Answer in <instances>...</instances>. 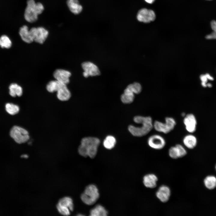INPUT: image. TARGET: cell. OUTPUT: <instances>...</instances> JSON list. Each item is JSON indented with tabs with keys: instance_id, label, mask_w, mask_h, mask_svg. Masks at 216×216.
Listing matches in <instances>:
<instances>
[{
	"instance_id": "cell-1",
	"label": "cell",
	"mask_w": 216,
	"mask_h": 216,
	"mask_svg": "<svg viewBox=\"0 0 216 216\" xmlns=\"http://www.w3.org/2000/svg\"><path fill=\"white\" fill-rule=\"evenodd\" d=\"M135 122L141 124L140 127H136L130 125L128 130L134 136L142 137L148 134L153 128V122L152 118L150 116H137L133 119Z\"/></svg>"
},
{
	"instance_id": "cell-2",
	"label": "cell",
	"mask_w": 216,
	"mask_h": 216,
	"mask_svg": "<svg viewBox=\"0 0 216 216\" xmlns=\"http://www.w3.org/2000/svg\"><path fill=\"white\" fill-rule=\"evenodd\" d=\"M100 142V140L97 138L88 137L83 138L78 148L79 153L84 157L94 158L97 154Z\"/></svg>"
},
{
	"instance_id": "cell-3",
	"label": "cell",
	"mask_w": 216,
	"mask_h": 216,
	"mask_svg": "<svg viewBox=\"0 0 216 216\" xmlns=\"http://www.w3.org/2000/svg\"><path fill=\"white\" fill-rule=\"evenodd\" d=\"M24 12V18L27 22L33 23L38 19V15L43 12L44 7L40 2L36 3L34 0H28Z\"/></svg>"
},
{
	"instance_id": "cell-4",
	"label": "cell",
	"mask_w": 216,
	"mask_h": 216,
	"mask_svg": "<svg viewBox=\"0 0 216 216\" xmlns=\"http://www.w3.org/2000/svg\"><path fill=\"white\" fill-rule=\"evenodd\" d=\"M99 194L97 187L94 184H90L85 188L80 196L82 201L85 204L91 205L94 204L98 199Z\"/></svg>"
},
{
	"instance_id": "cell-5",
	"label": "cell",
	"mask_w": 216,
	"mask_h": 216,
	"mask_svg": "<svg viewBox=\"0 0 216 216\" xmlns=\"http://www.w3.org/2000/svg\"><path fill=\"white\" fill-rule=\"evenodd\" d=\"M176 122L173 117H167L165 122L156 120L153 122V128L157 131L167 134L173 130L176 125Z\"/></svg>"
},
{
	"instance_id": "cell-6",
	"label": "cell",
	"mask_w": 216,
	"mask_h": 216,
	"mask_svg": "<svg viewBox=\"0 0 216 216\" xmlns=\"http://www.w3.org/2000/svg\"><path fill=\"white\" fill-rule=\"evenodd\" d=\"M10 134L14 140L18 144L25 143L28 141L30 138L28 131L17 126H14L12 127Z\"/></svg>"
},
{
	"instance_id": "cell-7",
	"label": "cell",
	"mask_w": 216,
	"mask_h": 216,
	"mask_svg": "<svg viewBox=\"0 0 216 216\" xmlns=\"http://www.w3.org/2000/svg\"><path fill=\"white\" fill-rule=\"evenodd\" d=\"M147 143L149 147L157 150L162 149L166 145L165 139L158 134H153L150 136L147 139Z\"/></svg>"
},
{
	"instance_id": "cell-8",
	"label": "cell",
	"mask_w": 216,
	"mask_h": 216,
	"mask_svg": "<svg viewBox=\"0 0 216 216\" xmlns=\"http://www.w3.org/2000/svg\"><path fill=\"white\" fill-rule=\"evenodd\" d=\"M29 31L34 41L40 44L44 43L49 34L48 31L42 27H33Z\"/></svg>"
},
{
	"instance_id": "cell-9",
	"label": "cell",
	"mask_w": 216,
	"mask_h": 216,
	"mask_svg": "<svg viewBox=\"0 0 216 216\" xmlns=\"http://www.w3.org/2000/svg\"><path fill=\"white\" fill-rule=\"evenodd\" d=\"M82 67L84 70L83 75L87 78L89 76H96L100 74L98 67L93 63L89 62H84L82 64Z\"/></svg>"
},
{
	"instance_id": "cell-10",
	"label": "cell",
	"mask_w": 216,
	"mask_h": 216,
	"mask_svg": "<svg viewBox=\"0 0 216 216\" xmlns=\"http://www.w3.org/2000/svg\"><path fill=\"white\" fill-rule=\"evenodd\" d=\"M155 14L152 10L143 8L139 10L137 15L138 20L144 23H148L154 21L155 18Z\"/></svg>"
},
{
	"instance_id": "cell-11",
	"label": "cell",
	"mask_w": 216,
	"mask_h": 216,
	"mask_svg": "<svg viewBox=\"0 0 216 216\" xmlns=\"http://www.w3.org/2000/svg\"><path fill=\"white\" fill-rule=\"evenodd\" d=\"M187 154V151L185 147L179 144L171 147L168 150L169 156L173 159L182 158L185 156Z\"/></svg>"
},
{
	"instance_id": "cell-12",
	"label": "cell",
	"mask_w": 216,
	"mask_h": 216,
	"mask_svg": "<svg viewBox=\"0 0 216 216\" xmlns=\"http://www.w3.org/2000/svg\"><path fill=\"white\" fill-rule=\"evenodd\" d=\"M157 198L162 202L166 203L169 200L171 195L170 188L165 185H161L156 193Z\"/></svg>"
},
{
	"instance_id": "cell-13",
	"label": "cell",
	"mask_w": 216,
	"mask_h": 216,
	"mask_svg": "<svg viewBox=\"0 0 216 216\" xmlns=\"http://www.w3.org/2000/svg\"><path fill=\"white\" fill-rule=\"evenodd\" d=\"M183 123L186 130L192 133L195 131L197 121L195 116L192 114H188L184 117Z\"/></svg>"
},
{
	"instance_id": "cell-14",
	"label": "cell",
	"mask_w": 216,
	"mask_h": 216,
	"mask_svg": "<svg viewBox=\"0 0 216 216\" xmlns=\"http://www.w3.org/2000/svg\"><path fill=\"white\" fill-rule=\"evenodd\" d=\"M53 75L56 80L67 85L69 82V78L71 75V74L67 70L58 69L54 72Z\"/></svg>"
},
{
	"instance_id": "cell-15",
	"label": "cell",
	"mask_w": 216,
	"mask_h": 216,
	"mask_svg": "<svg viewBox=\"0 0 216 216\" xmlns=\"http://www.w3.org/2000/svg\"><path fill=\"white\" fill-rule=\"evenodd\" d=\"M158 181V177L153 173L148 174L145 175L143 178V183L146 188L152 189L157 186Z\"/></svg>"
},
{
	"instance_id": "cell-16",
	"label": "cell",
	"mask_w": 216,
	"mask_h": 216,
	"mask_svg": "<svg viewBox=\"0 0 216 216\" xmlns=\"http://www.w3.org/2000/svg\"><path fill=\"white\" fill-rule=\"evenodd\" d=\"M182 142L184 146L188 149H192L196 146L197 140L194 136L189 134L183 137Z\"/></svg>"
},
{
	"instance_id": "cell-17",
	"label": "cell",
	"mask_w": 216,
	"mask_h": 216,
	"mask_svg": "<svg viewBox=\"0 0 216 216\" xmlns=\"http://www.w3.org/2000/svg\"><path fill=\"white\" fill-rule=\"evenodd\" d=\"M67 3L70 11L75 14H79L82 10V6L78 0H68Z\"/></svg>"
},
{
	"instance_id": "cell-18",
	"label": "cell",
	"mask_w": 216,
	"mask_h": 216,
	"mask_svg": "<svg viewBox=\"0 0 216 216\" xmlns=\"http://www.w3.org/2000/svg\"><path fill=\"white\" fill-rule=\"evenodd\" d=\"M19 34L22 40L25 42L30 43L34 41L28 26L24 25L21 27L19 30Z\"/></svg>"
},
{
	"instance_id": "cell-19",
	"label": "cell",
	"mask_w": 216,
	"mask_h": 216,
	"mask_svg": "<svg viewBox=\"0 0 216 216\" xmlns=\"http://www.w3.org/2000/svg\"><path fill=\"white\" fill-rule=\"evenodd\" d=\"M71 96V93L65 85L57 92V97L60 100L67 101L69 100Z\"/></svg>"
},
{
	"instance_id": "cell-20",
	"label": "cell",
	"mask_w": 216,
	"mask_h": 216,
	"mask_svg": "<svg viewBox=\"0 0 216 216\" xmlns=\"http://www.w3.org/2000/svg\"><path fill=\"white\" fill-rule=\"evenodd\" d=\"M66 85L56 80L50 81L46 86L48 91L52 93L57 92L59 89L64 86Z\"/></svg>"
},
{
	"instance_id": "cell-21",
	"label": "cell",
	"mask_w": 216,
	"mask_h": 216,
	"mask_svg": "<svg viewBox=\"0 0 216 216\" xmlns=\"http://www.w3.org/2000/svg\"><path fill=\"white\" fill-rule=\"evenodd\" d=\"M134 93L126 88L124 93L121 96L122 102L124 104H130L132 103L134 98Z\"/></svg>"
},
{
	"instance_id": "cell-22",
	"label": "cell",
	"mask_w": 216,
	"mask_h": 216,
	"mask_svg": "<svg viewBox=\"0 0 216 216\" xmlns=\"http://www.w3.org/2000/svg\"><path fill=\"white\" fill-rule=\"evenodd\" d=\"M90 214L91 216H106L108 212L103 206L98 205L90 210Z\"/></svg>"
},
{
	"instance_id": "cell-23",
	"label": "cell",
	"mask_w": 216,
	"mask_h": 216,
	"mask_svg": "<svg viewBox=\"0 0 216 216\" xmlns=\"http://www.w3.org/2000/svg\"><path fill=\"white\" fill-rule=\"evenodd\" d=\"M9 94L12 97H20L22 94V88L16 83H12L9 86Z\"/></svg>"
},
{
	"instance_id": "cell-24",
	"label": "cell",
	"mask_w": 216,
	"mask_h": 216,
	"mask_svg": "<svg viewBox=\"0 0 216 216\" xmlns=\"http://www.w3.org/2000/svg\"><path fill=\"white\" fill-rule=\"evenodd\" d=\"M204 183L207 189H213L216 187V177L213 176H208L204 179Z\"/></svg>"
},
{
	"instance_id": "cell-25",
	"label": "cell",
	"mask_w": 216,
	"mask_h": 216,
	"mask_svg": "<svg viewBox=\"0 0 216 216\" xmlns=\"http://www.w3.org/2000/svg\"><path fill=\"white\" fill-rule=\"evenodd\" d=\"M58 203L68 207L70 211L74 209V206L72 199L68 196L64 197L59 200Z\"/></svg>"
},
{
	"instance_id": "cell-26",
	"label": "cell",
	"mask_w": 216,
	"mask_h": 216,
	"mask_svg": "<svg viewBox=\"0 0 216 216\" xmlns=\"http://www.w3.org/2000/svg\"><path fill=\"white\" fill-rule=\"evenodd\" d=\"M116 142V140L114 137L111 136H108L104 140L103 145L106 148L110 149L114 147Z\"/></svg>"
},
{
	"instance_id": "cell-27",
	"label": "cell",
	"mask_w": 216,
	"mask_h": 216,
	"mask_svg": "<svg viewBox=\"0 0 216 216\" xmlns=\"http://www.w3.org/2000/svg\"><path fill=\"white\" fill-rule=\"evenodd\" d=\"M5 107L6 111L11 115L16 114L20 110L19 106L12 103H7L5 105Z\"/></svg>"
},
{
	"instance_id": "cell-28",
	"label": "cell",
	"mask_w": 216,
	"mask_h": 216,
	"mask_svg": "<svg viewBox=\"0 0 216 216\" xmlns=\"http://www.w3.org/2000/svg\"><path fill=\"white\" fill-rule=\"evenodd\" d=\"M11 45V41L7 36L3 35L0 38V46L2 48H9Z\"/></svg>"
},
{
	"instance_id": "cell-29",
	"label": "cell",
	"mask_w": 216,
	"mask_h": 216,
	"mask_svg": "<svg viewBox=\"0 0 216 216\" xmlns=\"http://www.w3.org/2000/svg\"><path fill=\"white\" fill-rule=\"evenodd\" d=\"M200 79L201 82V85L204 87H207L208 80L212 81L214 80L213 77L208 73L201 74L200 76Z\"/></svg>"
},
{
	"instance_id": "cell-30",
	"label": "cell",
	"mask_w": 216,
	"mask_h": 216,
	"mask_svg": "<svg viewBox=\"0 0 216 216\" xmlns=\"http://www.w3.org/2000/svg\"><path fill=\"white\" fill-rule=\"evenodd\" d=\"M127 88L135 94H139L142 91V87L141 85L139 83L136 82L129 85Z\"/></svg>"
},
{
	"instance_id": "cell-31",
	"label": "cell",
	"mask_w": 216,
	"mask_h": 216,
	"mask_svg": "<svg viewBox=\"0 0 216 216\" xmlns=\"http://www.w3.org/2000/svg\"><path fill=\"white\" fill-rule=\"evenodd\" d=\"M56 208L59 213L63 215L68 216L70 214V210L69 208L65 206L58 203Z\"/></svg>"
},
{
	"instance_id": "cell-32",
	"label": "cell",
	"mask_w": 216,
	"mask_h": 216,
	"mask_svg": "<svg viewBox=\"0 0 216 216\" xmlns=\"http://www.w3.org/2000/svg\"><path fill=\"white\" fill-rule=\"evenodd\" d=\"M205 37L208 40H216V33L212 31L211 33L207 34Z\"/></svg>"
},
{
	"instance_id": "cell-33",
	"label": "cell",
	"mask_w": 216,
	"mask_h": 216,
	"mask_svg": "<svg viewBox=\"0 0 216 216\" xmlns=\"http://www.w3.org/2000/svg\"><path fill=\"white\" fill-rule=\"evenodd\" d=\"M210 25L212 31L216 33V21L214 20H212Z\"/></svg>"
},
{
	"instance_id": "cell-34",
	"label": "cell",
	"mask_w": 216,
	"mask_h": 216,
	"mask_svg": "<svg viewBox=\"0 0 216 216\" xmlns=\"http://www.w3.org/2000/svg\"><path fill=\"white\" fill-rule=\"evenodd\" d=\"M148 3L152 4L153 3L155 0H145Z\"/></svg>"
},
{
	"instance_id": "cell-35",
	"label": "cell",
	"mask_w": 216,
	"mask_h": 216,
	"mask_svg": "<svg viewBox=\"0 0 216 216\" xmlns=\"http://www.w3.org/2000/svg\"><path fill=\"white\" fill-rule=\"evenodd\" d=\"M21 157L22 158H26L28 157V156L26 154H23L21 156Z\"/></svg>"
},
{
	"instance_id": "cell-36",
	"label": "cell",
	"mask_w": 216,
	"mask_h": 216,
	"mask_svg": "<svg viewBox=\"0 0 216 216\" xmlns=\"http://www.w3.org/2000/svg\"><path fill=\"white\" fill-rule=\"evenodd\" d=\"M186 114H185L184 112H182L181 114V116L182 117H184Z\"/></svg>"
},
{
	"instance_id": "cell-37",
	"label": "cell",
	"mask_w": 216,
	"mask_h": 216,
	"mask_svg": "<svg viewBox=\"0 0 216 216\" xmlns=\"http://www.w3.org/2000/svg\"><path fill=\"white\" fill-rule=\"evenodd\" d=\"M206 0L210 1H212V0Z\"/></svg>"
},
{
	"instance_id": "cell-38",
	"label": "cell",
	"mask_w": 216,
	"mask_h": 216,
	"mask_svg": "<svg viewBox=\"0 0 216 216\" xmlns=\"http://www.w3.org/2000/svg\"><path fill=\"white\" fill-rule=\"evenodd\" d=\"M215 169H216V165L215 166Z\"/></svg>"
}]
</instances>
